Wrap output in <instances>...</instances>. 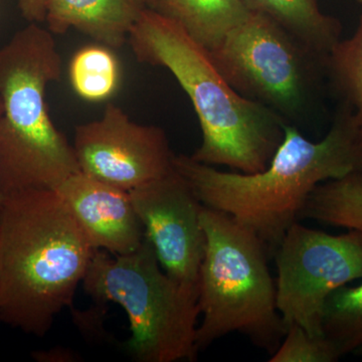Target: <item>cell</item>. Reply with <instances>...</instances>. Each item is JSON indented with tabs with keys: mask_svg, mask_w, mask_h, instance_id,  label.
<instances>
[{
	"mask_svg": "<svg viewBox=\"0 0 362 362\" xmlns=\"http://www.w3.org/2000/svg\"><path fill=\"white\" fill-rule=\"evenodd\" d=\"M152 9L177 23L207 51L251 13L243 0H156Z\"/></svg>",
	"mask_w": 362,
	"mask_h": 362,
	"instance_id": "14",
	"label": "cell"
},
{
	"mask_svg": "<svg viewBox=\"0 0 362 362\" xmlns=\"http://www.w3.org/2000/svg\"><path fill=\"white\" fill-rule=\"evenodd\" d=\"M128 40L138 61L168 69L192 101L202 134L192 159L242 173L267 168L284 138V119L240 95L209 52L154 9L143 13Z\"/></svg>",
	"mask_w": 362,
	"mask_h": 362,
	"instance_id": "3",
	"label": "cell"
},
{
	"mask_svg": "<svg viewBox=\"0 0 362 362\" xmlns=\"http://www.w3.org/2000/svg\"><path fill=\"white\" fill-rule=\"evenodd\" d=\"M146 4L149 8H152L154 6V4H156V0H146Z\"/></svg>",
	"mask_w": 362,
	"mask_h": 362,
	"instance_id": "22",
	"label": "cell"
},
{
	"mask_svg": "<svg viewBox=\"0 0 362 362\" xmlns=\"http://www.w3.org/2000/svg\"><path fill=\"white\" fill-rule=\"evenodd\" d=\"M0 324H2V323H1V320H0Z\"/></svg>",
	"mask_w": 362,
	"mask_h": 362,
	"instance_id": "25",
	"label": "cell"
},
{
	"mask_svg": "<svg viewBox=\"0 0 362 362\" xmlns=\"http://www.w3.org/2000/svg\"><path fill=\"white\" fill-rule=\"evenodd\" d=\"M357 351H358V354H361V356H362V347H361V349H359L358 350H357Z\"/></svg>",
	"mask_w": 362,
	"mask_h": 362,
	"instance_id": "23",
	"label": "cell"
},
{
	"mask_svg": "<svg viewBox=\"0 0 362 362\" xmlns=\"http://www.w3.org/2000/svg\"><path fill=\"white\" fill-rule=\"evenodd\" d=\"M62 76L54 35L30 23L0 49V194L57 189L78 173L73 145L52 122L47 86Z\"/></svg>",
	"mask_w": 362,
	"mask_h": 362,
	"instance_id": "4",
	"label": "cell"
},
{
	"mask_svg": "<svg viewBox=\"0 0 362 362\" xmlns=\"http://www.w3.org/2000/svg\"><path fill=\"white\" fill-rule=\"evenodd\" d=\"M201 221L206 250L199 273V351L239 332L272 356L286 327L265 246L252 230L223 211L202 206Z\"/></svg>",
	"mask_w": 362,
	"mask_h": 362,
	"instance_id": "5",
	"label": "cell"
},
{
	"mask_svg": "<svg viewBox=\"0 0 362 362\" xmlns=\"http://www.w3.org/2000/svg\"><path fill=\"white\" fill-rule=\"evenodd\" d=\"M251 13L263 14L325 61L341 40L342 25L324 13L317 0H243Z\"/></svg>",
	"mask_w": 362,
	"mask_h": 362,
	"instance_id": "13",
	"label": "cell"
},
{
	"mask_svg": "<svg viewBox=\"0 0 362 362\" xmlns=\"http://www.w3.org/2000/svg\"><path fill=\"white\" fill-rule=\"evenodd\" d=\"M273 257L278 271V310L286 330L296 324L312 335H324L327 298L362 279V233L349 230L330 235L296 221Z\"/></svg>",
	"mask_w": 362,
	"mask_h": 362,
	"instance_id": "8",
	"label": "cell"
},
{
	"mask_svg": "<svg viewBox=\"0 0 362 362\" xmlns=\"http://www.w3.org/2000/svg\"><path fill=\"white\" fill-rule=\"evenodd\" d=\"M228 84L291 124L308 115L324 61L263 14L249 16L209 51Z\"/></svg>",
	"mask_w": 362,
	"mask_h": 362,
	"instance_id": "7",
	"label": "cell"
},
{
	"mask_svg": "<svg viewBox=\"0 0 362 362\" xmlns=\"http://www.w3.org/2000/svg\"><path fill=\"white\" fill-rule=\"evenodd\" d=\"M324 74L338 102L351 109L362 131V14L356 32L340 40L326 57Z\"/></svg>",
	"mask_w": 362,
	"mask_h": 362,
	"instance_id": "16",
	"label": "cell"
},
{
	"mask_svg": "<svg viewBox=\"0 0 362 362\" xmlns=\"http://www.w3.org/2000/svg\"><path fill=\"white\" fill-rule=\"evenodd\" d=\"M49 0H18L21 16L30 23H45Z\"/></svg>",
	"mask_w": 362,
	"mask_h": 362,
	"instance_id": "20",
	"label": "cell"
},
{
	"mask_svg": "<svg viewBox=\"0 0 362 362\" xmlns=\"http://www.w3.org/2000/svg\"><path fill=\"white\" fill-rule=\"evenodd\" d=\"M129 194L161 268L181 283L199 285L206 235L202 202L187 180L175 168Z\"/></svg>",
	"mask_w": 362,
	"mask_h": 362,
	"instance_id": "10",
	"label": "cell"
},
{
	"mask_svg": "<svg viewBox=\"0 0 362 362\" xmlns=\"http://www.w3.org/2000/svg\"><path fill=\"white\" fill-rule=\"evenodd\" d=\"M73 147L80 173L126 192L175 168L165 132L134 122L114 104L101 118L76 127Z\"/></svg>",
	"mask_w": 362,
	"mask_h": 362,
	"instance_id": "9",
	"label": "cell"
},
{
	"mask_svg": "<svg viewBox=\"0 0 362 362\" xmlns=\"http://www.w3.org/2000/svg\"><path fill=\"white\" fill-rule=\"evenodd\" d=\"M147 8L146 0H49L45 23L52 35H65L74 28L119 49Z\"/></svg>",
	"mask_w": 362,
	"mask_h": 362,
	"instance_id": "12",
	"label": "cell"
},
{
	"mask_svg": "<svg viewBox=\"0 0 362 362\" xmlns=\"http://www.w3.org/2000/svg\"><path fill=\"white\" fill-rule=\"evenodd\" d=\"M357 2H358L359 4H361L362 6V0H356Z\"/></svg>",
	"mask_w": 362,
	"mask_h": 362,
	"instance_id": "24",
	"label": "cell"
},
{
	"mask_svg": "<svg viewBox=\"0 0 362 362\" xmlns=\"http://www.w3.org/2000/svg\"><path fill=\"white\" fill-rule=\"evenodd\" d=\"M322 331L341 356L361 349L362 283L331 293L324 306Z\"/></svg>",
	"mask_w": 362,
	"mask_h": 362,
	"instance_id": "18",
	"label": "cell"
},
{
	"mask_svg": "<svg viewBox=\"0 0 362 362\" xmlns=\"http://www.w3.org/2000/svg\"><path fill=\"white\" fill-rule=\"evenodd\" d=\"M96 250L54 189L0 202V320L44 337L71 307Z\"/></svg>",
	"mask_w": 362,
	"mask_h": 362,
	"instance_id": "2",
	"label": "cell"
},
{
	"mask_svg": "<svg viewBox=\"0 0 362 362\" xmlns=\"http://www.w3.org/2000/svg\"><path fill=\"white\" fill-rule=\"evenodd\" d=\"M175 166L202 206L230 214L273 257L317 185L362 173V131L351 109L338 104L320 141L285 124L283 141L259 173H226L188 156H175Z\"/></svg>",
	"mask_w": 362,
	"mask_h": 362,
	"instance_id": "1",
	"label": "cell"
},
{
	"mask_svg": "<svg viewBox=\"0 0 362 362\" xmlns=\"http://www.w3.org/2000/svg\"><path fill=\"white\" fill-rule=\"evenodd\" d=\"M301 218L362 233V173L317 185L302 209Z\"/></svg>",
	"mask_w": 362,
	"mask_h": 362,
	"instance_id": "15",
	"label": "cell"
},
{
	"mask_svg": "<svg viewBox=\"0 0 362 362\" xmlns=\"http://www.w3.org/2000/svg\"><path fill=\"white\" fill-rule=\"evenodd\" d=\"M82 284L97 302L120 305L127 314L126 350L136 361H197L199 285L168 275L146 238L122 256L96 250Z\"/></svg>",
	"mask_w": 362,
	"mask_h": 362,
	"instance_id": "6",
	"label": "cell"
},
{
	"mask_svg": "<svg viewBox=\"0 0 362 362\" xmlns=\"http://www.w3.org/2000/svg\"><path fill=\"white\" fill-rule=\"evenodd\" d=\"M69 75L78 97L89 102H102L115 94L120 83V65L110 47L87 45L71 59Z\"/></svg>",
	"mask_w": 362,
	"mask_h": 362,
	"instance_id": "17",
	"label": "cell"
},
{
	"mask_svg": "<svg viewBox=\"0 0 362 362\" xmlns=\"http://www.w3.org/2000/svg\"><path fill=\"white\" fill-rule=\"evenodd\" d=\"M2 112H4V103H2L1 96H0V116L2 115ZM2 199H4V197L0 194V202H2Z\"/></svg>",
	"mask_w": 362,
	"mask_h": 362,
	"instance_id": "21",
	"label": "cell"
},
{
	"mask_svg": "<svg viewBox=\"0 0 362 362\" xmlns=\"http://www.w3.org/2000/svg\"><path fill=\"white\" fill-rule=\"evenodd\" d=\"M339 352L325 335H312L301 326H288L278 349L269 362H335Z\"/></svg>",
	"mask_w": 362,
	"mask_h": 362,
	"instance_id": "19",
	"label": "cell"
},
{
	"mask_svg": "<svg viewBox=\"0 0 362 362\" xmlns=\"http://www.w3.org/2000/svg\"><path fill=\"white\" fill-rule=\"evenodd\" d=\"M54 190L65 201L95 250L122 256L135 252L144 243V230L129 192L80 171Z\"/></svg>",
	"mask_w": 362,
	"mask_h": 362,
	"instance_id": "11",
	"label": "cell"
}]
</instances>
